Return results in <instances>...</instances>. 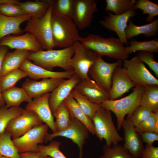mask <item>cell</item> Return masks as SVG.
Segmentation results:
<instances>
[{"label": "cell", "instance_id": "1", "mask_svg": "<svg viewBox=\"0 0 158 158\" xmlns=\"http://www.w3.org/2000/svg\"><path fill=\"white\" fill-rule=\"evenodd\" d=\"M79 41L84 46L99 56H106L117 60L126 59L129 54L124 49L123 44L118 38H104L94 34L81 37Z\"/></svg>", "mask_w": 158, "mask_h": 158}, {"label": "cell", "instance_id": "2", "mask_svg": "<svg viewBox=\"0 0 158 158\" xmlns=\"http://www.w3.org/2000/svg\"><path fill=\"white\" fill-rule=\"evenodd\" d=\"M51 25L54 47L65 48L79 41L81 37L72 19L52 13Z\"/></svg>", "mask_w": 158, "mask_h": 158}, {"label": "cell", "instance_id": "3", "mask_svg": "<svg viewBox=\"0 0 158 158\" xmlns=\"http://www.w3.org/2000/svg\"><path fill=\"white\" fill-rule=\"evenodd\" d=\"M74 52L73 46L60 50H42L32 52L28 59L34 64L49 70L59 67L65 71H73L69 61Z\"/></svg>", "mask_w": 158, "mask_h": 158}, {"label": "cell", "instance_id": "4", "mask_svg": "<svg viewBox=\"0 0 158 158\" xmlns=\"http://www.w3.org/2000/svg\"><path fill=\"white\" fill-rule=\"evenodd\" d=\"M145 89V86L136 85L133 92L128 96L118 99L108 100L101 104L102 107L112 111L117 119V129L120 130L126 115L129 117L135 109L140 105Z\"/></svg>", "mask_w": 158, "mask_h": 158}, {"label": "cell", "instance_id": "5", "mask_svg": "<svg viewBox=\"0 0 158 158\" xmlns=\"http://www.w3.org/2000/svg\"><path fill=\"white\" fill-rule=\"evenodd\" d=\"M92 121L95 135L100 141L105 140L106 145L111 147L123 140L115 127L110 111L101 107Z\"/></svg>", "mask_w": 158, "mask_h": 158}, {"label": "cell", "instance_id": "6", "mask_svg": "<svg viewBox=\"0 0 158 158\" xmlns=\"http://www.w3.org/2000/svg\"><path fill=\"white\" fill-rule=\"evenodd\" d=\"M53 1L45 15L41 18L31 17L23 30L33 34L42 49L46 50L54 47L51 25Z\"/></svg>", "mask_w": 158, "mask_h": 158}, {"label": "cell", "instance_id": "7", "mask_svg": "<svg viewBox=\"0 0 158 158\" xmlns=\"http://www.w3.org/2000/svg\"><path fill=\"white\" fill-rule=\"evenodd\" d=\"M74 54L69 61V64L75 73L81 79L90 78L88 72L99 56L88 49L79 41L73 45Z\"/></svg>", "mask_w": 158, "mask_h": 158}, {"label": "cell", "instance_id": "8", "mask_svg": "<svg viewBox=\"0 0 158 158\" xmlns=\"http://www.w3.org/2000/svg\"><path fill=\"white\" fill-rule=\"evenodd\" d=\"M49 127L45 124L36 126L22 136L12 140L19 153L38 152V145L44 142Z\"/></svg>", "mask_w": 158, "mask_h": 158}, {"label": "cell", "instance_id": "9", "mask_svg": "<svg viewBox=\"0 0 158 158\" xmlns=\"http://www.w3.org/2000/svg\"><path fill=\"white\" fill-rule=\"evenodd\" d=\"M123 66L130 79L136 85H158V80L135 56L123 61Z\"/></svg>", "mask_w": 158, "mask_h": 158}, {"label": "cell", "instance_id": "10", "mask_svg": "<svg viewBox=\"0 0 158 158\" xmlns=\"http://www.w3.org/2000/svg\"><path fill=\"white\" fill-rule=\"evenodd\" d=\"M70 119V124L68 127L61 131L48 133L45 136L44 142L46 143L52 141L54 138L58 136L69 139L77 145L79 151V157L82 158L83 146L86 140L89 138V132L77 119L71 116Z\"/></svg>", "mask_w": 158, "mask_h": 158}, {"label": "cell", "instance_id": "11", "mask_svg": "<svg viewBox=\"0 0 158 158\" xmlns=\"http://www.w3.org/2000/svg\"><path fill=\"white\" fill-rule=\"evenodd\" d=\"M123 61L117 60L113 63L105 61L99 56L88 72L90 78L109 92L111 85L113 72L118 66H122Z\"/></svg>", "mask_w": 158, "mask_h": 158}, {"label": "cell", "instance_id": "12", "mask_svg": "<svg viewBox=\"0 0 158 158\" xmlns=\"http://www.w3.org/2000/svg\"><path fill=\"white\" fill-rule=\"evenodd\" d=\"M42 124L35 113L25 109L20 115L10 121L5 130L14 139L22 136L33 127Z\"/></svg>", "mask_w": 158, "mask_h": 158}, {"label": "cell", "instance_id": "13", "mask_svg": "<svg viewBox=\"0 0 158 158\" xmlns=\"http://www.w3.org/2000/svg\"><path fill=\"white\" fill-rule=\"evenodd\" d=\"M136 10L132 9L120 15H116L108 12V15L105 16L99 23L106 28L115 32L121 42L128 46L125 30L129 19L136 15Z\"/></svg>", "mask_w": 158, "mask_h": 158}, {"label": "cell", "instance_id": "14", "mask_svg": "<svg viewBox=\"0 0 158 158\" xmlns=\"http://www.w3.org/2000/svg\"><path fill=\"white\" fill-rule=\"evenodd\" d=\"M97 2L95 0H75L72 20L78 28L83 30L90 25L94 13L97 11Z\"/></svg>", "mask_w": 158, "mask_h": 158}, {"label": "cell", "instance_id": "15", "mask_svg": "<svg viewBox=\"0 0 158 158\" xmlns=\"http://www.w3.org/2000/svg\"><path fill=\"white\" fill-rule=\"evenodd\" d=\"M50 93H47L40 97L34 98L28 103L25 106V109L35 113L42 122L51 130L53 133H54L57 131L49 104Z\"/></svg>", "mask_w": 158, "mask_h": 158}, {"label": "cell", "instance_id": "16", "mask_svg": "<svg viewBox=\"0 0 158 158\" xmlns=\"http://www.w3.org/2000/svg\"><path fill=\"white\" fill-rule=\"evenodd\" d=\"M124 132V143L123 146L134 158H141L144 146L140 135L128 118L125 119L122 125Z\"/></svg>", "mask_w": 158, "mask_h": 158}, {"label": "cell", "instance_id": "17", "mask_svg": "<svg viewBox=\"0 0 158 158\" xmlns=\"http://www.w3.org/2000/svg\"><path fill=\"white\" fill-rule=\"evenodd\" d=\"M0 46L11 49L25 50L35 52L42 50L39 42L32 34L27 32L20 35H9L0 40Z\"/></svg>", "mask_w": 158, "mask_h": 158}, {"label": "cell", "instance_id": "18", "mask_svg": "<svg viewBox=\"0 0 158 158\" xmlns=\"http://www.w3.org/2000/svg\"><path fill=\"white\" fill-rule=\"evenodd\" d=\"M74 89L86 97L92 102L101 105L109 100V92L91 78L81 79Z\"/></svg>", "mask_w": 158, "mask_h": 158}, {"label": "cell", "instance_id": "19", "mask_svg": "<svg viewBox=\"0 0 158 158\" xmlns=\"http://www.w3.org/2000/svg\"><path fill=\"white\" fill-rule=\"evenodd\" d=\"M19 68L35 80L49 78L67 79L71 77L75 73L74 71L55 72L49 70L34 64L28 59L23 62Z\"/></svg>", "mask_w": 158, "mask_h": 158}, {"label": "cell", "instance_id": "20", "mask_svg": "<svg viewBox=\"0 0 158 158\" xmlns=\"http://www.w3.org/2000/svg\"><path fill=\"white\" fill-rule=\"evenodd\" d=\"M81 80L75 73L71 78L63 79L50 93L49 102L53 115L58 106L71 94Z\"/></svg>", "mask_w": 158, "mask_h": 158}, {"label": "cell", "instance_id": "21", "mask_svg": "<svg viewBox=\"0 0 158 158\" xmlns=\"http://www.w3.org/2000/svg\"><path fill=\"white\" fill-rule=\"evenodd\" d=\"M135 86L127 75L124 68L122 66L117 67L112 77L111 85L109 92V100L116 99Z\"/></svg>", "mask_w": 158, "mask_h": 158}, {"label": "cell", "instance_id": "22", "mask_svg": "<svg viewBox=\"0 0 158 158\" xmlns=\"http://www.w3.org/2000/svg\"><path fill=\"white\" fill-rule=\"evenodd\" d=\"M63 79L49 78L37 81L28 79L22 83V87L30 97L34 99L51 92Z\"/></svg>", "mask_w": 158, "mask_h": 158}, {"label": "cell", "instance_id": "23", "mask_svg": "<svg viewBox=\"0 0 158 158\" xmlns=\"http://www.w3.org/2000/svg\"><path fill=\"white\" fill-rule=\"evenodd\" d=\"M31 18L27 14L18 17H10L0 13V40L9 35L17 36L23 33L24 32L20 28L21 24Z\"/></svg>", "mask_w": 158, "mask_h": 158}, {"label": "cell", "instance_id": "24", "mask_svg": "<svg viewBox=\"0 0 158 158\" xmlns=\"http://www.w3.org/2000/svg\"><path fill=\"white\" fill-rule=\"evenodd\" d=\"M32 52L30 51L15 49L12 52H7L4 58L1 76L12 71L19 68L23 63Z\"/></svg>", "mask_w": 158, "mask_h": 158}, {"label": "cell", "instance_id": "25", "mask_svg": "<svg viewBox=\"0 0 158 158\" xmlns=\"http://www.w3.org/2000/svg\"><path fill=\"white\" fill-rule=\"evenodd\" d=\"M158 32V18L149 23L137 26L130 18L125 30V35L127 40L138 35H142L148 38L156 36Z\"/></svg>", "mask_w": 158, "mask_h": 158}, {"label": "cell", "instance_id": "26", "mask_svg": "<svg viewBox=\"0 0 158 158\" xmlns=\"http://www.w3.org/2000/svg\"><path fill=\"white\" fill-rule=\"evenodd\" d=\"M1 93L5 105L8 108L20 107L23 102L29 103L32 100V98L23 87L14 86L2 91Z\"/></svg>", "mask_w": 158, "mask_h": 158}, {"label": "cell", "instance_id": "27", "mask_svg": "<svg viewBox=\"0 0 158 158\" xmlns=\"http://www.w3.org/2000/svg\"><path fill=\"white\" fill-rule=\"evenodd\" d=\"M64 102L68 109L70 116L81 122L89 133L93 135H95L92 120L82 111L71 94L65 99Z\"/></svg>", "mask_w": 158, "mask_h": 158}, {"label": "cell", "instance_id": "28", "mask_svg": "<svg viewBox=\"0 0 158 158\" xmlns=\"http://www.w3.org/2000/svg\"><path fill=\"white\" fill-rule=\"evenodd\" d=\"M52 0L26 1L20 2L18 5L26 13L31 17L41 18L47 13Z\"/></svg>", "mask_w": 158, "mask_h": 158}, {"label": "cell", "instance_id": "29", "mask_svg": "<svg viewBox=\"0 0 158 158\" xmlns=\"http://www.w3.org/2000/svg\"><path fill=\"white\" fill-rule=\"evenodd\" d=\"M139 105L147 107L152 112L158 111V85L145 86Z\"/></svg>", "mask_w": 158, "mask_h": 158}, {"label": "cell", "instance_id": "30", "mask_svg": "<svg viewBox=\"0 0 158 158\" xmlns=\"http://www.w3.org/2000/svg\"><path fill=\"white\" fill-rule=\"evenodd\" d=\"M82 111L92 120L100 105L94 103L76 90L73 89L71 93Z\"/></svg>", "mask_w": 158, "mask_h": 158}, {"label": "cell", "instance_id": "31", "mask_svg": "<svg viewBox=\"0 0 158 158\" xmlns=\"http://www.w3.org/2000/svg\"><path fill=\"white\" fill-rule=\"evenodd\" d=\"M128 44L129 45L124 47V49L129 55L137 51H146L153 53L158 52V40L157 38L144 41L133 39Z\"/></svg>", "mask_w": 158, "mask_h": 158}, {"label": "cell", "instance_id": "32", "mask_svg": "<svg viewBox=\"0 0 158 158\" xmlns=\"http://www.w3.org/2000/svg\"><path fill=\"white\" fill-rule=\"evenodd\" d=\"M11 136L6 130L0 136V155L8 158H22L11 139Z\"/></svg>", "mask_w": 158, "mask_h": 158}, {"label": "cell", "instance_id": "33", "mask_svg": "<svg viewBox=\"0 0 158 158\" xmlns=\"http://www.w3.org/2000/svg\"><path fill=\"white\" fill-rule=\"evenodd\" d=\"M136 0H106L105 10L107 12H112L115 15H120L134 9Z\"/></svg>", "mask_w": 158, "mask_h": 158}, {"label": "cell", "instance_id": "34", "mask_svg": "<svg viewBox=\"0 0 158 158\" xmlns=\"http://www.w3.org/2000/svg\"><path fill=\"white\" fill-rule=\"evenodd\" d=\"M28 76L27 73L20 68L11 71L0 77V90L2 91L14 87L22 78Z\"/></svg>", "mask_w": 158, "mask_h": 158}, {"label": "cell", "instance_id": "35", "mask_svg": "<svg viewBox=\"0 0 158 158\" xmlns=\"http://www.w3.org/2000/svg\"><path fill=\"white\" fill-rule=\"evenodd\" d=\"M53 115L56 118L55 124L57 132L63 131L70 126V115L64 101L58 106Z\"/></svg>", "mask_w": 158, "mask_h": 158}, {"label": "cell", "instance_id": "36", "mask_svg": "<svg viewBox=\"0 0 158 158\" xmlns=\"http://www.w3.org/2000/svg\"><path fill=\"white\" fill-rule=\"evenodd\" d=\"M24 109L20 107L8 108L5 105L0 107V134L4 131L10 121L20 115Z\"/></svg>", "mask_w": 158, "mask_h": 158}, {"label": "cell", "instance_id": "37", "mask_svg": "<svg viewBox=\"0 0 158 158\" xmlns=\"http://www.w3.org/2000/svg\"><path fill=\"white\" fill-rule=\"evenodd\" d=\"M75 7V0H53L52 13L73 19Z\"/></svg>", "mask_w": 158, "mask_h": 158}, {"label": "cell", "instance_id": "38", "mask_svg": "<svg viewBox=\"0 0 158 158\" xmlns=\"http://www.w3.org/2000/svg\"><path fill=\"white\" fill-rule=\"evenodd\" d=\"M135 6L136 9L142 11V14L148 15L145 19L147 22H151L158 15V4L149 0H136Z\"/></svg>", "mask_w": 158, "mask_h": 158}, {"label": "cell", "instance_id": "39", "mask_svg": "<svg viewBox=\"0 0 158 158\" xmlns=\"http://www.w3.org/2000/svg\"><path fill=\"white\" fill-rule=\"evenodd\" d=\"M109 147L105 145L103 147L104 153L99 158H134L123 146L112 145Z\"/></svg>", "mask_w": 158, "mask_h": 158}, {"label": "cell", "instance_id": "40", "mask_svg": "<svg viewBox=\"0 0 158 158\" xmlns=\"http://www.w3.org/2000/svg\"><path fill=\"white\" fill-rule=\"evenodd\" d=\"M135 129L140 134L147 132L158 133V111L152 112L149 116L135 127Z\"/></svg>", "mask_w": 158, "mask_h": 158}, {"label": "cell", "instance_id": "41", "mask_svg": "<svg viewBox=\"0 0 158 158\" xmlns=\"http://www.w3.org/2000/svg\"><path fill=\"white\" fill-rule=\"evenodd\" d=\"M61 142L51 141L48 145H39L38 152L42 154L52 158H67L59 150Z\"/></svg>", "mask_w": 158, "mask_h": 158}, {"label": "cell", "instance_id": "42", "mask_svg": "<svg viewBox=\"0 0 158 158\" xmlns=\"http://www.w3.org/2000/svg\"><path fill=\"white\" fill-rule=\"evenodd\" d=\"M152 112L147 107L139 105L134 111L130 116L127 118L130 120L135 127L149 116Z\"/></svg>", "mask_w": 158, "mask_h": 158}, {"label": "cell", "instance_id": "43", "mask_svg": "<svg viewBox=\"0 0 158 158\" xmlns=\"http://www.w3.org/2000/svg\"><path fill=\"white\" fill-rule=\"evenodd\" d=\"M18 4L8 3L0 5V13L10 17H18L26 15Z\"/></svg>", "mask_w": 158, "mask_h": 158}, {"label": "cell", "instance_id": "44", "mask_svg": "<svg viewBox=\"0 0 158 158\" xmlns=\"http://www.w3.org/2000/svg\"><path fill=\"white\" fill-rule=\"evenodd\" d=\"M136 56L142 63H145L158 77V63L154 59L153 53L146 51H140Z\"/></svg>", "mask_w": 158, "mask_h": 158}, {"label": "cell", "instance_id": "45", "mask_svg": "<svg viewBox=\"0 0 158 158\" xmlns=\"http://www.w3.org/2000/svg\"><path fill=\"white\" fill-rule=\"evenodd\" d=\"M140 158H158V147L146 144Z\"/></svg>", "mask_w": 158, "mask_h": 158}, {"label": "cell", "instance_id": "46", "mask_svg": "<svg viewBox=\"0 0 158 158\" xmlns=\"http://www.w3.org/2000/svg\"><path fill=\"white\" fill-rule=\"evenodd\" d=\"M143 142L153 145L154 142L158 141V133L155 132H147L140 134Z\"/></svg>", "mask_w": 158, "mask_h": 158}, {"label": "cell", "instance_id": "47", "mask_svg": "<svg viewBox=\"0 0 158 158\" xmlns=\"http://www.w3.org/2000/svg\"><path fill=\"white\" fill-rule=\"evenodd\" d=\"M9 48L6 46H0V77L3 60L5 55L8 52ZM5 105L0 90V107Z\"/></svg>", "mask_w": 158, "mask_h": 158}, {"label": "cell", "instance_id": "48", "mask_svg": "<svg viewBox=\"0 0 158 158\" xmlns=\"http://www.w3.org/2000/svg\"><path fill=\"white\" fill-rule=\"evenodd\" d=\"M22 158H47L39 152H26L20 154Z\"/></svg>", "mask_w": 158, "mask_h": 158}, {"label": "cell", "instance_id": "49", "mask_svg": "<svg viewBox=\"0 0 158 158\" xmlns=\"http://www.w3.org/2000/svg\"><path fill=\"white\" fill-rule=\"evenodd\" d=\"M19 1L17 0H0V5L8 3H18Z\"/></svg>", "mask_w": 158, "mask_h": 158}, {"label": "cell", "instance_id": "50", "mask_svg": "<svg viewBox=\"0 0 158 158\" xmlns=\"http://www.w3.org/2000/svg\"><path fill=\"white\" fill-rule=\"evenodd\" d=\"M0 158H8L0 155Z\"/></svg>", "mask_w": 158, "mask_h": 158}, {"label": "cell", "instance_id": "51", "mask_svg": "<svg viewBox=\"0 0 158 158\" xmlns=\"http://www.w3.org/2000/svg\"><path fill=\"white\" fill-rule=\"evenodd\" d=\"M47 158H51V157H48V156Z\"/></svg>", "mask_w": 158, "mask_h": 158}, {"label": "cell", "instance_id": "52", "mask_svg": "<svg viewBox=\"0 0 158 158\" xmlns=\"http://www.w3.org/2000/svg\"><path fill=\"white\" fill-rule=\"evenodd\" d=\"M1 134H0V135H1Z\"/></svg>", "mask_w": 158, "mask_h": 158}]
</instances>
